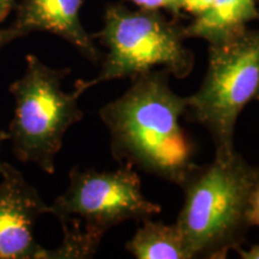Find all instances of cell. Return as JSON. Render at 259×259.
Returning <instances> with one entry per match:
<instances>
[{
  "instance_id": "obj_16",
  "label": "cell",
  "mask_w": 259,
  "mask_h": 259,
  "mask_svg": "<svg viewBox=\"0 0 259 259\" xmlns=\"http://www.w3.org/2000/svg\"><path fill=\"white\" fill-rule=\"evenodd\" d=\"M235 251L244 259H259V245L252 246L250 250L247 251L241 250V247H238Z\"/></svg>"
},
{
  "instance_id": "obj_13",
  "label": "cell",
  "mask_w": 259,
  "mask_h": 259,
  "mask_svg": "<svg viewBox=\"0 0 259 259\" xmlns=\"http://www.w3.org/2000/svg\"><path fill=\"white\" fill-rule=\"evenodd\" d=\"M211 2L212 0H181V9H183V12L196 17L203 14L211 4Z\"/></svg>"
},
{
  "instance_id": "obj_2",
  "label": "cell",
  "mask_w": 259,
  "mask_h": 259,
  "mask_svg": "<svg viewBox=\"0 0 259 259\" xmlns=\"http://www.w3.org/2000/svg\"><path fill=\"white\" fill-rule=\"evenodd\" d=\"M69 178L67 190L50 205L64 234L50 259L92 258L113 227L161 212L158 204L145 198L137 171L128 164L103 171L74 167Z\"/></svg>"
},
{
  "instance_id": "obj_8",
  "label": "cell",
  "mask_w": 259,
  "mask_h": 259,
  "mask_svg": "<svg viewBox=\"0 0 259 259\" xmlns=\"http://www.w3.org/2000/svg\"><path fill=\"white\" fill-rule=\"evenodd\" d=\"M85 0H16V18L12 25L28 36L32 32L47 31L73 46L80 56L100 63L102 53L92 35L80 22L79 12Z\"/></svg>"
},
{
  "instance_id": "obj_12",
  "label": "cell",
  "mask_w": 259,
  "mask_h": 259,
  "mask_svg": "<svg viewBox=\"0 0 259 259\" xmlns=\"http://www.w3.org/2000/svg\"><path fill=\"white\" fill-rule=\"evenodd\" d=\"M248 221L251 226L259 228V177L255 180L253 189L251 191L250 200H248Z\"/></svg>"
},
{
  "instance_id": "obj_1",
  "label": "cell",
  "mask_w": 259,
  "mask_h": 259,
  "mask_svg": "<svg viewBox=\"0 0 259 259\" xmlns=\"http://www.w3.org/2000/svg\"><path fill=\"white\" fill-rule=\"evenodd\" d=\"M169 76L161 67L132 77L125 94L103 106L99 115L116 162L181 186L199 164L180 125L186 97L171 90Z\"/></svg>"
},
{
  "instance_id": "obj_11",
  "label": "cell",
  "mask_w": 259,
  "mask_h": 259,
  "mask_svg": "<svg viewBox=\"0 0 259 259\" xmlns=\"http://www.w3.org/2000/svg\"><path fill=\"white\" fill-rule=\"evenodd\" d=\"M122 3H131L142 10H166L171 18L180 19L183 15L181 0H121Z\"/></svg>"
},
{
  "instance_id": "obj_3",
  "label": "cell",
  "mask_w": 259,
  "mask_h": 259,
  "mask_svg": "<svg viewBox=\"0 0 259 259\" xmlns=\"http://www.w3.org/2000/svg\"><path fill=\"white\" fill-rule=\"evenodd\" d=\"M259 168L239 153L198 166L180 187L185 200L177 225L193 258L223 259L240 247L250 228L248 200Z\"/></svg>"
},
{
  "instance_id": "obj_14",
  "label": "cell",
  "mask_w": 259,
  "mask_h": 259,
  "mask_svg": "<svg viewBox=\"0 0 259 259\" xmlns=\"http://www.w3.org/2000/svg\"><path fill=\"white\" fill-rule=\"evenodd\" d=\"M19 37H23V35L14 25L9 28H0V50Z\"/></svg>"
},
{
  "instance_id": "obj_9",
  "label": "cell",
  "mask_w": 259,
  "mask_h": 259,
  "mask_svg": "<svg viewBox=\"0 0 259 259\" xmlns=\"http://www.w3.org/2000/svg\"><path fill=\"white\" fill-rule=\"evenodd\" d=\"M259 19V0H212L209 8L184 27L185 37L218 44L234 36Z\"/></svg>"
},
{
  "instance_id": "obj_7",
  "label": "cell",
  "mask_w": 259,
  "mask_h": 259,
  "mask_svg": "<svg viewBox=\"0 0 259 259\" xmlns=\"http://www.w3.org/2000/svg\"><path fill=\"white\" fill-rule=\"evenodd\" d=\"M0 183V259H50L34 238L37 220L51 212L38 191L6 163Z\"/></svg>"
},
{
  "instance_id": "obj_4",
  "label": "cell",
  "mask_w": 259,
  "mask_h": 259,
  "mask_svg": "<svg viewBox=\"0 0 259 259\" xmlns=\"http://www.w3.org/2000/svg\"><path fill=\"white\" fill-rule=\"evenodd\" d=\"M92 37L107 53L95 78L76 80L74 89L80 95L96 84L132 78L156 66L179 79L186 78L193 70L194 56L184 42V25L158 10L134 11L122 4L108 5L102 29Z\"/></svg>"
},
{
  "instance_id": "obj_17",
  "label": "cell",
  "mask_w": 259,
  "mask_h": 259,
  "mask_svg": "<svg viewBox=\"0 0 259 259\" xmlns=\"http://www.w3.org/2000/svg\"><path fill=\"white\" fill-rule=\"evenodd\" d=\"M9 139V134L5 131H0V148H2V144L4 143L5 141H8ZM4 167H5V162L2 161V158H0V176L3 174V171H4Z\"/></svg>"
},
{
  "instance_id": "obj_5",
  "label": "cell",
  "mask_w": 259,
  "mask_h": 259,
  "mask_svg": "<svg viewBox=\"0 0 259 259\" xmlns=\"http://www.w3.org/2000/svg\"><path fill=\"white\" fill-rule=\"evenodd\" d=\"M27 69L10 85L15 99V114L9 126L12 151L21 162L35 163L48 174L56 170V157L64 136L83 119L76 89L65 93L61 84L70 69H52L28 54Z\"/></svg>"
},
{
  "instance_id": "obj_10",
  "label": "cell",
  "mask_w": 259,
  "mask_h": 259,
  "mask_svg": "<svg viewBox=\"0 0 259 259\" xmlns=\"http://www.w3.org/2000/svg\"><path fill=\"white\" fill-rule=\"evenodd\" d=\"M126 250L137 259H191L193 258L183 232L174 225L144 220Z\"/></svg>"
},
{
  "instance_id": "obj_18",
  "label": "cell",
  "mask_w": 259,
  "mask_h": 259,
  "mask_svg": "<svg viewBox=\"0 0 259 259\" xmlns=\"http://www.w3.org/2000/svg\"><path fill=\"white\" fill-rule=\"evenodd\" d=\"M257 100H258V101H259V96H258V99H257Z\"/></svg>"
},
{
  "instance_id": "obj_15",
  "label": "cell",
  "mask_w": 259,
  "mask_h": 259,
  "mask_svg": "<svg viewBox=\"0 0 259 259\" xmlns=\"http://www.w3.org/2000/svg\"><path fill=\"white\" fill-rule=\"evenodd\" d=\"M16 8V0H0V23L4 22L10 12Z\"/></svg>"
},
{
  "instance_id": "obj_6",
  "label": "cell",
  "mask_w": 259,
  "mask_h": 259,
  "mask_svg": "<svg viewBox=\"0 0 259 259\" xmlns=\"http://www.w3.org/2000/svg\"><path fill=\"white\" fill-rule=\"evenodd\" d=\"M259 96V30L246 28L209 45V64L202 85L186 97L193 121L209 131L215 158L227 162L236 151L234 131L239 114Z\"/></svg>"
}]
</instances>
